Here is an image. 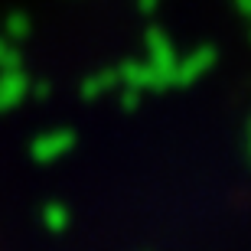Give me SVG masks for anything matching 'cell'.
Wrapping results in <instances>:
<instances>
[{
	"instance_id": "obj_1",
	"label": "cell",
	"mask_w": 251,
	"mask_h": 251,
	"mask_svg": "<svg viewBox=\"0 0 251 251\" xmlns=\"http://www.w3.org/2000/svg\"><path fill=\"white\" fill-rule=\"evenodd\" d=\"M144 46H147V62L167 78V85H173L176 82V49H173L170 36L163 33V29L153 26V29H147Z\"/></svg>"
},
{
	"instance_id": "obj_2",
	"label": "cell",
	"mask_w": 251,
	"mask_h": 251,
	"mask_svg": "<svg viewBox=\"0 0 251 251\" xmlns=\"http://www.w3.org/2000/svg\"><path fill=\"white\" fill-rule=\"evenodd\" d=\"M118 78H121V88H137V92H160V88H170L167 78L147 62V59H127V62L118 65Z\"/></svg>"
},
{
	"instance_id": "obj_3",
	"label": "cell",
	"mask_w": 251,
	"mask_h": 251,
	"mask_svg": "<svg viewBox=\"0 0 251 251\" xmlns=\"http://www.w3.org/2000/svg\"><path fill=\"white\" fill-rule=\"evenodd\" d=\"M215 59H219L215 46H199V49H193L189 56L176 59V82H173V85H179V88L196 85V82H199V78H202V75L215 65Z\"/></svg>"
},
{
	"instance_id": "obj_4",
	"label": "cell",
	"mask_w": 251,
	"mask_h": 251,
	"mask_svg": "<svg viewBox=\"0 0 251 251\" xmlns=\"http://www.w3.org/2000/svg\"><path fill=\"white\" fill-rule=\"evenodd\" d=\"M72 147H75L72 130H49V134H39V137L33 140V157H36L39 163H56V160H62Z\"/></svg>"
},
{
	"instance_id": "obj_5",
	"label": "cell",
	"mask_w": 251,
	"mask_h": 251,
	"mask_svg": "<svg viewBox=\"0 0 251 251\" xmlns=\"http://www.w3.org/2000/svg\"><path fill=\"white\" fill-rule=\"evenodd\" d=\"M111 88H121V78H118V65L114 69H101V72H95L85 78L82 85V98H101L104 92H111Z\"/></svg>"
},
{
	"instance_id": "obj_6",
	"label": "cell",
	"mask_w": 251,
	"mask_h": 251,
	"mask_svg": "<svg viewBox=\"0 0 251 251\" xmlns=\"http://www.w3.org/2000/svg\"><path fill=\"white\" fill-rule=\"evenodd\" d=\"M3 88H0V108H7V104H13V101H20L23 95H26V88H29V78L23 72H10L7 78H3Z\"/></svg>"
},
{
	"instance_id": "obj_7",
	"label": "cell",
	"mask_w": 251,
	"mask_h": 251,
	"mask_svg": "<svg viewBox=\"0 0 251 251\" xmlns=\"http://www.w3.org/2000/svg\"><path fill=\"white\" fill-rule=\"evenodd\" d=\"M72 222V212H69V205L65 202H46L43 205V225H46L49 232H65Z\"/></svg>"
},
{
	"instance_id": "obj_8",
	"label": "cell",
	"mask_w": 251,
	"mask_h": 251,
	"mask_svg": "<svg viewBox=\"0 0 251 251\" xmlns=\"http://www.w3.org/2000/svg\"><path fill=\"white\" fill-rule=\"evenodd\" d=\"M140 95L144 92H137V88H121V108L124 111H134L137 101H140Z\"/></svg>"
},
{
	"instance_id": "obj_9",
	"label": "cell",
	"mask_w": 251,
	"mask_h": 251,
	"mask_svg": "<svg viewBox=\"0 0 251 251\" xmlns=\"http://www.w3.org/2000/svg\"><path fill=\"white\" fill-rule=\"evenodd\" d=\"M29 33V20L26 17H10V36H26Z\"/></svg>"
},
{
	"instance_id": "obj_10",
	"label": "cell",
	"mask_w": 251,
	"mask_h": 251,
	"mask_svg": "<svg viewBox=\"0 0 251 251\" xmlns=\"http://www.w3.org/2000/svg\"><path fill=\"white\" fill-rule=\"evenodd\" d=\"M157 3H160V0H137V10H140V13H153Z\"/></svg>"
},
{
	"instance_id": "obj_11",
	"label": "cell",
	"mask_w": 251,
	"mask_h": 251,
	"mask_svg": "<svg viewBox=\"0 0 251 251\" xmlns=\"http://www.w3.org/2000/svg\"><path fill=\"white\" fill-rule=\"evenodd\" d=\"M235 3H238V10H242L245 17H251V0H235Z\"/></svg>"
},
{
	"instance_id": "obj_12",
	"label": "cell",
	"mask_w": 251,
	"mask_h": 251,
	"mask_svg": "<svg viewBox=\"0 0 251 251\" xmlns=\"http://www.w3.org/2000/svg\"><path fill=\"white\" fill-rule=\"evenodd\" d=\"M248 39H251V33H248Z\"/></svg>"
},
{
	"instance_id": "obj_13",
	"label": "cell",
	"mask_w": 251,
	"mask_h": 251,
	"mask_svg": "<svg viewBox=\"0 0 251 251\" xmlns=\"http://www.w3.org/2000/svg\"><path fill=\"white\" fill-rule=\"evenodd\" d=\"M248 153H251V147H248Z\"/></svg>"
}]
</instances>
